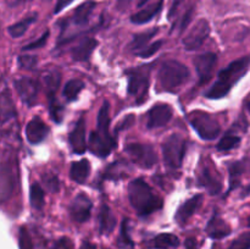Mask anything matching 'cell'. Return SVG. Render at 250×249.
<instances>
[{
  "label": "cell",
  "mask_w": 250,
  "mask_h": 249,
  "mask_svg": "<svg viewBox=\"0 0 250 249\" xmlns=\"http://www.w3.org/2000/svg\"><path fill=\"white\" fill-rule=\"evenodd\" d=\"M250 67V56L246 55L237 60L232 61L229 66L221 70L217 75V80L210 89L205 93V97L209 99H221L226 97L237 82L243 78Z\"/></svg>",
  "instance_id": "6da1fadb"
},
{
  "label": "cell",
  "mask_w": 250,
  "mask_h": 249,
  "mask_svg": "<svg viewBox=\"0 0 250 249\" xmlns=\"http://www.w3.org/2000/svg\"><path fill=\"white\" fill-rule=\"evenodd\" d=\"M128 199L132 208L141 216H148L163 208V199L143 180L136 178L128 185Z\"/></svg>",
  "instance_id": "7a4b0ae2"
},
{
  "label": "cell",
  "mask_w": 250,
  "mask_h": 249,
  "mask_svg": "<svg viewBox=\"0 0 250 249\" xmlns=\"http://www.w3.org/2000/svg\"><path fill=\"white\" fill-rule=\"evenodd\" d=\"M97 124V131H93L90 134L88 148L94 155L106 158L116 145V142L110 134V105L107 102L100 107Z\"/></svg>",
  "instance_id": "3957f363"
},
{
  "label": "cell",
  "mask_w": 250,
  "mask_h": 249,
  "mask_svg": "<svg viewBox=\"0 0 250 249\" xmlns=\"http://www.w3.org/2000/svg\"><path fill=\"white\" fill-rule=\"evenodd\" d=\"M190 72L185 63L177 60H166L158 72L159 88L164 92H176L189 78Z\"/></svg>",
  "instance_id": "277c9868"
},
{
  "label": "cell",
  "mask_w": 250,
  "mask_h": 249,
  "mask_svg": "<svg viewBox=\"0 0 250 249\" xmlns=\"http://www.w3.org/2000/svg\"><path fill=\"white\" fill-rule=\"evenodd\" d=\"M188 121L195 129L199 137L204 141H212L217 138L221 132V126L214 115L209 112L195 110L188 114Z\"/></svg>",
  "instance_id": "5b68a950"
},
{
  "label": "cell",
  "mask_w": 250,
  "mask_h": 249,
  "mask_svg": "<svg viewBox=\"0 0 250 249\" xmlns=\"http://www.w3.org/2000/svg\"><path fill=\"white\" fill-rule=\"evenodd\" d=\"M42 78H43L46 97H48L50 116L54 122L59 124L62 121L63 117V107L59 104L58 99H56V92H58L61 82V75L58 70L50 68L43 73Z\"/></svg>",
  "instance_id": "8992f818"
},
{
  "label": "cell",
  "mask_w": 250,
  "mask_h": 249,
  "mask_svg": "<svg viewBox=\"0 0 250 249\" xmlns=\"http://www.w3.org/2000/svg\"><path fill=\"white\" fill-rule=\"evenodd\" d=\"M186 146L187 144H186L185 138L178 133H172L164 141L163 154L167 167L175 170V168H180L182 166Z\"/></svg>",
  "instance_id": "52a82bcc"
},
{
  "label": "cell",
  "mask_w": 250,
  "mask_h": 249,
  "mask_svg": "<svg viewBox=\"0 0 250 249\" xmlns=\"http://www.w3.org/2000/svg\"><path fill=\"white\" fill-rule=\"evenodd\" d=\"M198 182L210 194H219L222 190V180L220 173L215 168L214 163L209 159H202L198 170Z\"/></svg>",
  "instance_id": "ba28073f"
},
{
  "label": "cell",
  "mask_w": 250,
  "mask_h": 249,
  "mask_svg": "<svg viewBox=\"0 0 250 249\" xmlns=\"http://www.w3.org/2000/svg\"><path fill=\"white\" fill-rule=\"evenodd\" d=\"M125 151L131 160L142 168H151L158 163L155 149L149 144L129 143L125 148Z\"/></svg>",
  "instance_id": "9c48e42d"
},
{
  "label": "cell",
  "mask_w": 250,
  "mask_h": 249,
  "mask_svg": "<svg viewBox=\"0 0 250 249\" xmlns=\"http://www.w3.org/2000/svg\"><path fill=\"white\" fill-rule=\"evenodd\" d=\"M149 89V71L146 67L136 68L128 72V93L137 103L146 102Z\"/></svg>",
  "instance_id": "30bf717a"
},
{
  "label": "cell",
  "mask_w": 250,
  "mask_h": 249,
  "mask_svg": "<svg viewBox=\"0 0 250 249\" xmlns=\"http://www.w3.org/2000/svg\"><path fill=\"white\" fill-rule=\"evenodd\" d=\"M210 34V24L207 20L202 19L194 23V26L190 28L187 36L183 38V45L187 50H197L199 49Z\"/></svg>",
  "instance_id": "8fae6325"
},
{
  "label": "cell",
  "mask_w": 250,
  "mask_h": 249,
  "mask_svg": "<svg viewBox=\"0 0 250 249\" xmlns=\"http://www.w3.org/2000/svg\"><path fill=\"white\" fill-rule=\"evenodd\" d=\"M16 164L10 161L0 164V204L10 198L16 185Z\"/></svg>",
  "instance_id": "7c38bea8"
},
{
  "label": "cell",
  "mask_w": 250,
  "mask_h": 249,
  "mask_svg": "<svg viewBox=\"0 0 250 249\" xmlns=\"http://www.w3.org/2000/svg\"><path fill=\"white\" fill-rule=\"evenodd\" d=\"M217 63V56L214 53H204L194 59L195 71L199 77V84H205L212 77Z\"/></svg>",
  "instance_id": "4fadbf2b"
},
{
  "label": "cell",
  "mask_w": 250,
  "mask_h": 249,
  "mask_svg": "<svg viewBox=\"0 0 250 249\" xmlns=\"http://www.w3.org/2000/svg\"><path fill=\"white\" fill-rule=\"evenodd\" d=\"M15 88L20 98L27 106H33L38 100L39 85L36 80L31 77H21L15 81Z\"/></svg>",
  "instance_id": "5bb4252c"
},
{
  "label": "cell",
  "mask_w": 250,
  "mask_h": 249,
  "mask_svg": "<svg viewBox=\"0 0 250 249\" xmlns=\"http://www.w3.org/2000/svg\"><path fill=\"white\" fill-rule=\"evenodd\" d=\"M68 210H70V215L73 221L83 224V222L89 220L90 211H92V202H90V199L87 195L80 193L72 200Z\"/></svg>",
  "instance_id": "9a60e30c"
},
{
  "label": "cell",
  "mask_w": 250,
  "mask_h": 249,
  "mask_svg": "<svg viewBox=\"0 0 250 249\" xmlns=\"http://www.w3.org/2000/svg\"><path fill=\"white\" fill-rule=\"evenodd\" d=\"M172 119V109L167 104H158L151 107L146 117L148 128H159L164 127Z\"/></svg>",
  "instance_id": "2e32d148"
},
{
  "label": "cell",
  "mask_w": 250,
  "mask_h": 249,
  "mask_svg": "<svg viewBox=\"0 0 250 249\" xmlns=\"http://www.w3.org/2000/svg\"><path fill=\"white\" fill-rule=\"evenodd\" d=\"M68 142L72 148L73 153L83 154L87 149V143H85V120L84 117H81L76 126L73 127L72 132L68 136Z\"/></svg>",
  "instance_id": "e0dca14e"
},
{
  "label": "cell",
  "mask_w": 250,
  "mask_h": 249,
  "mask_svg": "<svg viewBox=\"0 0 250 249\" xmlns=\"http://www.w3.org/2000/svg\"><path fill=\"white\" fill-rule=\"evenodd\" d=\"M48 127L41 117H33L26 126L27 141L31 144H39L45 139Z\"/></svg>",
  "instance_id": "ac0fdd59"
},
{
  "label": "cell",
  "mask_w": 250,
  "mask_h": 249,
  "mask_svg": "<svg viewBox=\"0 0 250 249\" xmlns=\"http://www.w3.org/2000/svg\"><path fill=\"white\" fill-rule=\"evenodd\" d=\"M203 203V195L197 194L188 199L187 202L183 203L180 208H178L177 212H176V221L180 225L187 224L188 220L194 215V212L199 209V207Z\"/></svg>",
  "instance_id": "d6986e66"
},
{
  "label": "cell",
  "mask_w": 250,
  "mask_h": 249,
  "mask_svg": "<svg viewBox=\"0 0 250 249\" xmlns=\"http://www.w3.org/2000/svg\"><path fill=\"white\" fill-rule=\"evenodd\" d=\"M232 228L219 214H214V216L209 220L207 225V233L214 239H221L231 234Z\"/></svg>",
  "instance_id": "ffe728a7"
},
{
  "label": "cell",
  "mask_w": 250,
  "mask_h": 249,
  "mask_svg": "<svg viewBox=\"0 0 250 249\" xmlns=\"http://www.w3.org/2000/svg\"><path fill=\"white\" fill-rule=\"evenodd\" d=\"M16 115V106L9 89H2L0 92V124H4L10 120L15 119Z\"/></svg>",
  "instance_id": "44dd1931"
},
{
  "label": "cell",
  "mask_w": 250,
  "mask_h": 249,
  "mask_svg": "<svg viewBox=\"0 0 250 249\" xmlns=\"http://www.w3.org/2000/svg\"><path fill=\"white\" fill-rule=\"evenodd\" d=\"M98 45V42L94 38H90V37H85L83 38L80 43H77V45L72 46L71 49V56H72L73 60L76 61H85L89 59V56L92 55L93 51L95 50Z\"/></svg>",
  "instance_id": "7402d4cb"
},
{
  "label": "cell",
  "mask_w": 250,
  "mask_h": 249,
  "mask_svg": "<svg viewBox=\"0 0 250 249\" xmlns=\"http://www.w3.org/2000/svg\"><path fill=\"white\" fill-rule=\"evenodd\" d=\"M98 220H99L100 233L109 234L114 231L115 226H116V217L106 204H103L100 208Z\"/></svg>",
  "instance_id": "603a6c76"
},
{
  "label": "cell",
  "mask_w": 250,
  "mask_h": 249,
  "mask_svg": "<svg viewBox=\"0 0 250 249\" xmlns=\"http://www.w3.org/2000/svg\"><path fill=\"white\" fill-rule=\"evenodd\" d=\"M163 5H164V0H158L156 2L151 4L150 6L146 7V9L141 10V11H138L137 14L132 15L131 21L133 22V23H137V24L146 23V22H149L150 20H153L154 17H155L156 15L161 11V9H163Z\"/></svg>",
  "instance_id": "cb8c5ba5"
},
{
  "label": "cell",
  "mask_w": 250,
  "mask_h": 249,
  "mask_svg": "<svg viewBox=\"0 0 250 249\" xmlns=\"http://www.w3.org/2000/svg\"><path fill=\"white\" fill-rule=\"evenodd\" d=\"M90 173V164L89 161L85 160V159H82L80 161H75L72 163L70 168V176L76 183H80V185H83L85 181L88 180Z\"/></svg>",
  "instance_id": "d4e9b609"
},
{
  "label": "cell",
  "mask_w": 250,
  "mask_h": 249,
  "mask_svg": "<svg viewBox=\"0 0 250 249\" xmlns=\"http://www.w3.org/2000/svg\"><path fill=\"white\" fill-rule=\"evenodd\" d=\"M95 9L94 1H85L81 4L77 9L75 10L72 16V22L77 26H85L89 21V17L92 15L93 10Z\"/></svg>",
  "instance_id": "484cf974"
},
{
  "label": "cell",
  "mask_w": 250,
  "mask_h": 249,
  "mask_svg": "<svg viewBox=\"0 0 250 249\" xmlns=\"http://www.w3.org/2000/svg\"><path fill=\"white\" fill-rule=\"evenodd\" d=\"M37 17H38V15L37 14H31L28 15V16L24 17L23 20H21V21L11 24V26L9 27V29H7V31H9V34L12 37V38H20V37L23 36V34L26 33L28 27L31 26L33 22H36Z\"/></svg>",
  "instance_id": "4316f807"
},
{
  "label": "cell",
  "mask_w": 250,
  "mask_h": 249,
  "mask_svg": "<svg viewBox=\"0 0 250 249\" xmlns=\"http://www.w3.org/2000/svg\"><path fill=\"white\" fill-rule=\"evenodd\" d=\"M153 246L156 249H176L180 246V239L172 233H161L154 238Z\"/></svg>",
  "instance_id": "83f0119b"
},
{
  "label": "cell",
  "mask_w": 250,
  "mask_h": 249,
  "mask_svg": "<svg viewBox=\"0 0 250 249\" xmlns=\"http://www.w3.org/2000/svg\"><path fill=\"white\" fill-rule=\"evenodd\" d=\"M229 190H232L241 185V177L244 172L243 161H236V163L229 164Z\"/></svg>",
  "instance_id": "f1b7e54d"
},
{
  "label": "cell",
  "mask_w": 250,
  "mask_h": 249,
  "mask_svg": "<svg viewBox=\"0 0 250 249\" xmlns=\"http://www.w3.org/2000/svg\"><path fill=\"white\" fill-rule=\"evenodd\" d=\"M158 33V29H150V31H146V32H142V33L136 34L133 37V41L131 43V48L133 49L136 53L141 51L142 49L146 48V45H149V42L150 39L153 38L155 34Z\"/></svg>",
  "instance_id": "f546056e"
},
{
  "label": "cell",
  "mask_w": 250,
  "mask_h": 249,
  "mask_svg": "<svg viewBox=\"0 0 250 249\" xmlns=\"http://www.w3.org/2000/svg\"><path fill=\"white\" fill-rule=\"evenodd\" d=\"M84 88V83L80 80H70L63 87L62 95L65 97L66 100L68 102H72L76 98L78 97V94L81 93V90Z\"/></svg>",
  "instance_id": "4dcf8cb0"
},
{
  "label": "cell",
  "mask_w": 250,
  "mask_h": 249,
  "mask_svg": "<svg viewBox=\"0 0 250 249\" xmlns=\"http://www.w3.org/2000/svg\"><path fill=\"white\" fill-rule=\"evenodd\" d=\"M29 200H31V205L36 209H42L45 203V198H44V190L41 187L39 183H33L29 189Z\"/></svg>",
  "instance_id": "1f68e13d"
},
{
  "label": "cell",
  "mask_w": 250,
  "mask_h": 249,
  "mask_svg": "<svg viewBox=\"0 0 250 249\" xmlns=\"http://www.w3.org/2000/svg\"><path fill=\"white\" fill-rule=\"evenodd\" d=\"M117 244L122 249H134V243L128 234V220H124L121 226V232H120Z\"/></svg>",
  "instance_id": "d6a6232c"
},
{
  "label": "cell",
  "mask_w": 250,
  "mask_h": 249,
  "mask_svg": "<svg viewBox=\"0 0 250 249\" xmlns=\"http://www.w3.org/2000/svg\"><path fill=\"white\" fill-rule=\"evenodd\" d=\"M241 143V137L234 136V134H226L225 137H222L221 141L217 144V150L220 151H229L232 149L237 148Z\"/></svg>",
  "instance_id": "836d02e7"
},
{
  "label": "cell",
  "mask_w": 250,
  "mask_h": 249,
  "mask_svg": "<svg viewBox=\"0 0 250 249\" xmlns=\"http://www.w3.org/2000/svg\"><path fill=\"white\" fill-rule=\"evenodd\" d=\"M229 249H250V232H244L241 236L237 237Z\"/></svg>",
  "instance_id": "e575fe53"
},
{
  "label": "cell",
  "mask_w": 250,
  "mask_h": 249,
  "mask_svg": "<svg viewBox=\"0 0 250 249\" xmlns=\"http://www.w3.org/2000/svg\"><path fill=\"white\" fill-rule=\"evenodd\" d=\"M19 246L20 249H33L31 234L26 227H21L19 232Z\"/></svg>",
  "instance_id": "d590c367"
},
{
  "label": "cell",
  "mask_w": 250,
  "mask_h": 249,
  "mask_svg": "<svg viewBox=\"0 0 250 249\" xmlns=\"http://www.w3.org/2000/svg\"><path fill=\"white\" fill-rule=\"evenodd\" d=\"M161 45H163V41L154 42L153 44H149V45H146V48L142 49L141 51H138V53L136 54L138 56H141V58H150V56H153L154 54L158 53L159 49L161 48Z\"/></svg>",
  "instance_id": "8d00e7d4"
},
{
  "label": "cell",
  "mask_w": 250,
  "mask_h": 249,
  "mask_svg": "<svg viewBox=\"0 0 250 249\" xmlns=\"http://www.w3.org/2000/svg\"><path fill=\"white\" fill-rule=\"evenodd\" d=\"M43 181L50 192H53V193L58 192L59 190V180H58V176H56L55 173H53V172L44 173Z\"/></svg>",
  "instance_id": "74e56055"
},
{
  "label": "cell",
  "mask_w": 250,
  "mask_h": 249,
  "mask_svg": "<svg viewBox=\"0 0 250 249\" xmlns=\"http://www.w3.org/2000/svg\"><path fill=\"white\" fill-rule=\"evenodd\" d=\"M38 63V59L34 55H22L19 58V65L21 68L32 70Z\"/></svg>",
  "instance_id": "f35d334b"
},
{
  "label": "cell",
  "mask_w": 250,
  "mask_h": 249,
  "mask_svg": "<svg viewBox=\"0 0 250 249\" xmlns=\"http://www.w3.org/2000/svg\"><path fill=\"white\" fill-rule=\"evenodd\" d=\"M183 2H185V0H172V4H171V7H170V11H168V20H170L172 23L176 21V20H177Z\"/></svg>",
  "instance_id": "ab89813d"
},
{
  "label": "cell",
  "mask_w": 250,
  "mask_h": 249,
  "mask_svg": "<svg viewBox=\"0 0 250 249\" xmlns=\"http://www.w3.org/2000/svg\"><path fill=\"white\" fill-rule=\"evenodd\" d=\"M48 37H49V31L44 32L43 36H42L41 38L37 39V41H34V42H32V43L27 44V45H24L22 50H33V49L42 48V46L45 45L46 41H48Z\"/></svg>",
  "instance_id": "60d3db41"
},
{
  "label": "cell",
  "mask_w": 250,
  "mask_h": 249,
  "mask_svg": "<svg viewBox=\"0 0 250 249\" xmlns=\"http://www.w3.org/2000/svg\"><path fill=\"white\" fill-rule=\"evenodd\" d=\"M51 249H73V243L71 239L68 238H60Z\"/></svg>",
  "instance_id": "b9f144b4"
},
{
  "label": "cell",
  "mask_w": 250,
  "mask_h": 249,
  "mask_svg": "<svg viewBox=\"0 0 250 249\" xmlns=\"http://www.w3.org/2000/svg\"><path fill=\"white\" fill-rule=\"evenodd\" d=\"M72 1L73 0H58V2H56L55 5V9H54V12H55V14H59V12L62 11V10L65 9L66 6H68Z\"/></svg>",
  "instance_id": "7bdbcfd3"
},
{
  "label": "cell",
  "mask_w": 250,
  "mask_h": 249,
  "mask_svg": "<svg viewBox=\"0 0 250 249\" xmlns=\"http://www.w3.org/2000/svg\"><path fill=\"white\" fill-rule=\"evenodd\" d=\"M134 121H136V117L133 116V115H128V116L126 117V119L124 120V121L121 122V126L119 127V129H125V128H128V127H131L132 124H134Z\"/></svg>",
  "instance_id": "ee69618b"
},
{
  "label": "cell",
  "mask_w": 250,
  "mask_h": 249,
  "mask_svg": "<svg viewBox=\"0 0 250 249\" xmlns=\"http://www.w3.org/2000/svg\"><path fill=\"white\" fill-rule=\"evenodd\" d=\"M186 249H198L197 241L194 238L186 239Z\"/></svg>",
  "instance_id": "f6af8a7d"
},
{
  "label": "cell",
  "mask_w": 250,
  "mask_h": 249,
  "mask_svg": "<svg viewBox=\"0 0 250 249\" xmlns=\"http://www.w3.org/2000/svg\"><path fill=\"white\" fill-rule=\"evenodd\" d=\"M80 249H97V247L93 243H90V242H83L82 246L80 247Z\"/></svg>",
  "instance_id": "bcb514c9"
},
{
  "label": "cell",
  "mask_w": 250,
  "mask_h": 249,
  "mask_svg": "<svg viewBox=\"0 0 250 249\" xmlns=\"http://www.w3.org/2000/svg\"><path fill=\"white\" fill-rule=\"evenodd\" d=\"M26 1H31V0H10L9 4L12 5V6H15V5L23 4V2H26Z\"/></svg>",
  "instance_id": "7dc6e473"
},
{
  "label": "cell",
  "mask_w": 250,
  "mask_h": 249,
  "mask_svg": "<svg viewBox=\"0 0 250 249\" xmlns=\"http://www.w3.org/2000/svg\"><path fill=\"white\" fill-rule=\"evenodd\" d=\"M146 1H148V0H137V5H138V6H142V5L146 4Z\"/></svg>",
  "instance_id": "c3c4849f"
},
{
  "label": "cell",
  "mask_w": 250,
  "mask_h": 249,
  "mask_svg": "<svg viewBox=\"0 0 250 249\" xmlns=\"http://www.w3.org/2000/svg\"><path fill=\"white\" fill-rule=\"evenodd\" d=\"M247 109H248V111H249V114H250V100L248 103H247Z\"/></svg>",
  "instance_id": "681fc988"
},
{
  "label": "cell",
  "mask_w": 250,
  "mask_h": 249,
  "mask_svg": "<svg viewBox=\"0 0 250 249\" xmlns=\"http://www.w3.org/2000/svg\"><path fill=\"white\" fill-rule=\"evenodd\" d=\"M248 226L250 227V215H249V219H248Z\"/></svg>",
  "instance_id": "f907efd6"
}]
</instances>
